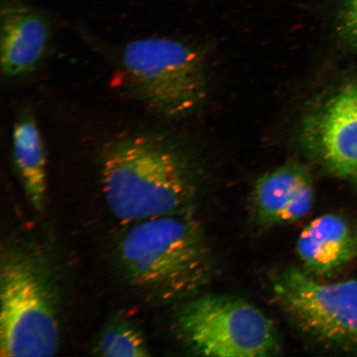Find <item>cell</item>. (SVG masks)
Wrapping results in <instances>:
<instances>
[{
  "label": "cell",
  "mask_w": 357,
  "mask_h": 357,
  "mask_svg": "<svg viewBox=\"0 0 357 357\" xmlns=\"http://www.w3.org/2000/svg\"><path fill=\"white\" fill-rule=\"evenodd\" d=\"M101 181L111 212L126 222L185 211L194 194L185 155L169 138L153 132L128 134L106 144Z\"/></svg>",
  "instance_id": "obj_1"
},
{
  "label": "cell",
  "mask_w": 357,
  "mask_h": 357,
  "mask_svg": "<svg viewBox=\"0 0 357 357\" xmlns=\"http://www.w3.org/2000/svg\"><path fill=\"white\" fill-rule=\"evenodd\" d=\"M119 257L133 287L160 301L196 291L211 271L203 231L185 211L137 222L120 241Z\"/></svg>",
  "instance_id": "obj_2"
},
{
  "label": "cell",
  "mask_w": 357,
  "mask_h": 357,
  "mask_svg": "<svg viewBox=\"0 0 357 357\" xmlns=\"http://www.w3.org/2000/svg\"><path fill=\"white\" fill-rule=\"evenodd\" d=\"M120 66L128 91L160 117H185L205 99L207 86L203 56L180 40L160 37L134 40L123 47Z\"/></svg>",
  "instance_id": "obj_3"
},
{
  "label": "cell",
  "mask_w": 357,
  "mask_h": 357,
  "mask_svg": "<svg viewBox=\"0 0 357 357\" xmlns=\"http://www.w3.org/2000/svg\"><path fill=\"white\" fill-rule=\"evenodd\" d=\"M59 344L54 292L39 262L8 253L0 270V356H52Z\"/></svg>",
  "instance_id": "obj_4"
},
{
  "label": "cell",
  "mask_w": 357,
  "mask_h": 357,
  "mask_svg": "<svg viewBox=\"0 0 357 357\" xmlns=\"http://www.w3.org/2000/svg\"><path fill=\"white\" fill-rule=\"evenodd\" d=\"M176 324L196 355L255 357L278 351V333L269 317L241 298L215 294L195 298L178 311Z\"/></svg>",
  "instance_id": "obj_5"
},
{
  "label": "cell",
  "mask_w": 357,
  "mask_h": 357,
  "mask_svg": "<svg viewBox=\"0 0 357 357\" xmlns=\"http://www.w3.org/2000/svg\"><path fill=\"white\" fill-rule=\"evenodd\" d=\"M274 293L300 327L319 340L357 352V280L322 283L296 267L278 275Z\"/></svg>",
  "instance_id": "obj_6"
},
{
  "label": "cell",
  "mask_w": 357,
  "mask_h": 357,
  "mask_svg": "<svg viewBox=\"0 0 357 357\" xmlns=\"http://www.w3.org/2000/svg\"><path fill=\"white\" fill-rule=\"evenodd\" d=\"M0 64L7 79L34 73L44 60L50 43V25L41 13L15 0L1 6Z\"/></svg>",
  "instance_id": "obj_7"
},
{
  "label": "cell",
  "mask_w": 357,
  "mask_h": 357,
  "mask_svg": "<svg viewBox=\"0 0 357 357\" xmlns=\"http://www.w3.org/2000/svg\"><path fill=\"white\" fill-rule=\"evenodd\" d=\"M252 204L257 220L262 225L301 220L314 204L310 174L298 165H287L266 174L254 187Z\"/></svg>",
  "instance_id": "obj_8"
},
{
  "label": "cell",
  "mask_w": 357,
  "mask_h": 357,
  "mask_svg": "<svg viewBox=\"0 0 357 357\" xmlns=\"http://www.w3.org/2000/svg\"><path fill=\"white\" fill-rule=\"evenodd\" d=\"M296 252L307 274L332 275L357 258V229L340 216L325 214L303 227Z\"/></svg>",
  "instance_id": "obj_9"
},
{
  "label": "cell",
  "mask_w": 357,
  "mask_h": 357,
  "mask_svg": "<svg viewBox=\"0 0 357 357\" xmlns=\"http://www.w3.org/2000/svg\"><path fill=\"white\" fill-rule=\"evenodd\" d=\"M321 155L339 177L357 172V84L342 89L325 110L319 125Z\"/></svg>",
  "instance_id": "obj_10"
},
{
  "label": "cell",
  "mask_w": 357,
  "mask_h": 357,
  "mask_svg": "<svg viewBox=\"0 0 357 357\" xmlns=\"http://www.w3.org/2000/svg\"><path fill=\"white\" fill-rule=\"evenodd\" d=\"M12 155L26 197L41 211L47 193V154L32 111H22L13 125Z\"/></svg>",
  "instance_id": "obj_11"
},
{
  "label": "cell",
  "mask_w": 357,
  "mask_h": 357,
  "mask_svg": "<svg viewBox=\"0 0 357 357\" xmlns=\"http://www.w3.org/2000/svg\"><path fill=\"white\" fill-rule=\"evenodd\" d=\"M96 354L102 356L145 357L150 350L142 334L132 324L120 322L110 325L96 343Z\"/></svg>",
  "instance_id": "obj_12"
},
{
  "label": "cell",
  "mask_w": 357,
  "mask_h": 357,
  "mask_svg": "<svg viewBox=\"0 0 357 357\" xmlns=\"http://www.w3.org/2000/svg\"><path fill=\"white\" fill-rule=\"evenodd\" d=\"M336 31L347 47L357 49V0H342L337 11Z\"/></svg>",
  "instance_id": "obj_13"
},
{
  "label": "cell",
  "mask_w": 357,
  "mask_h": 357,
  "mask_svg": "<svg viewBox=\"0 0 357 357\" xmlns=\"http://www.w3.org/2000/svg\"><path fill=\"white\" fill-rule=\"evenodd\" d=\"M354 176H355V177H356V181H357V172H356V174H355V175H354Z\"/></svg>",
  "instance_id": "obj_14"
}]
</instances>
